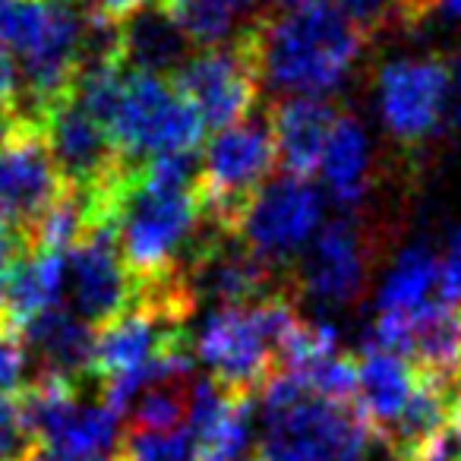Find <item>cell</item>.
<instances>
[{"mask_svg":"<svg viewBox=\"0 0 461 461\" xmlns=\"http://www.w3.org/2000/svg\"><path fill=\"white\" fill-rule=\"evenodd\" d=\"M244 35L257 54L263 83L285 95L326 98L360 60L366 32L335 4H313L247 23Z\"/></svg>","mask_w":461,"mask_h":461,"instance_id":"6da1fadb","label":"cell"},{"mask_svg":"<svg viewBox=\"0 0 461 461\" xmlns=\"http://www.w3.org/2000/svg\"><path fill=\"white\" fill-rule=\"evenodd\" d=\"M263 461H366L376 429L357 402L313 392L294 373H276L259 404Z\"/></svg>","mask_w":461,"mask_h":461,"instance_id":"7a4b0ae2","label":"cell"},{"mask_svg":"<svg viewBox=\"0 0 461 461\" xmlns=\"http://www.w3.org/2000/svg\"><path fill=\"white\" fill-rule=\"evenodd\" d=\"M294 288L253 303H218L199 322L193 351L224 389L257 392L282 366V345L297 326Z\"/></svg>","mask_w":461,"mask_h":461,"instance_id":"3957f363","label":"cell"},{"mask_svg":"<svg viewBox=\"0 0 461 461\" xmlns=\"http://www.w3.org/2000/svg\"><path fill=\"white\" fill-rule=\"evenodd\" d=\"M108 133L127 165H142L161 155L196 152L205 123L171 77L127 67Z\"/></svg>","mask_w":461,"mask_h":461,"instance_id":"277c9868","label":"cell"},{"mask_svg":"<svg viewBox=\"0 0 461 461\" xmlns=\"http://www.w3.org/2000/svg\"><path fill=\"white\" fill-rule=\"evenodd\" d=\"M278 161L276 136L269 121L247 117V121L224 127L205 146L203 165L196 174L199 203L205 221L238 234L250 199L269 184V174Z\"/></svg>","mask_w":461,"mask_h":461,"instance_id":"5b68a950","label":"cell"},{"mask_svg":"<svg viewBox=\"0 0 461 461\" xmlns=\"http://www.w3.org/2000/svg\"><path fill=\"white\" fill-rule=\"evenodd\" d=\"M322 209V193L310 184V177H272L247 205L238 238L253 257L282 272L288 263L301 259L310 240L320 234Z\"/></svg>","mask_w":461,"mask_h":461,"instance_id":"8992f818","label":"cell"},{"mask_svg":"<svg viewBox=\"0 0 461 461\" xmlns=\"http://www.w3.org/2000/svg\"><path fill=\"white\" fill-rule=\"evenodd\" d=\"M171 79L190 98V104L199 111L209 130L234 127V123L253 117L259 86H263L257 54H253L244 29L228 45L190 54Z\"/></svg>","mask_w":461,"mask_h":461,"instance_id":"52a82bcc","label":"cell"},{"mask_svg":"<svg viewBox=\"0 0 461 461\" xmlns=\"http://www.w3.org/2000/svg\"><path fill=\"white\" fill-rule=\"evenodd\" d=\"M64 190L67 180L54 161L45 130L23 111L7 140L0 142V209L20 230L23 247L29 230L64 196Z\"/></svg>","mask_w":461,"mask_h":461,"instance_id":"ba28073f","label":"cell"},{"mask_svg":"<svg viewBox=\"0 0 461 461\" xmlns=\"http://www.w3.org/2000/svg\"><path fill=\"white\" fill-rule=\"evenodd\" d=\"M452 111V70L436 58H402L379 73V114L395 140L423 142Z\"/></svg>","mask_w":461,"mask_h":461,"instance_id":"9c48e42d","label":"cell"},{"mask_svg":"<svg viewBox=\"0 0 461 461\" xmlns=\"http://www.w3.org/2000/svg\"><path fill=\"white\" fill-rule=\"evenodd\" d=\"M136 294V278L127 269L117 247L114 228L98 224L89 228L83 238L77 240L70 253H67V297H70V310H77L86 322L95 329L108 326L111 320L133 307Z\"/></svg>","mask_w":461,"mask_h":461,"instance_id":"30bf717a","label":"cell"},{"mask_svg":"<svg viewBox=\"0 0 461 461\" xmlns=\"http://www.w3.org/2000/svg\"><path fill=\"white\" fill-rule=\"evenodd\" d=\"M370 238L351 218L322 224L320 234L297 259L294 288L322 307H348L366 288L370 278Z\"/></svg>","mask_w":461,"mask_h":461,"instance_id":"8fae6325","label":"cell"},{"mask_svg":"<svg viewBox=\"0 0 461 461\" xmlns=\"http://www.w3.org/2000/svg\"><path fill=\"white\" fill-rule=\"evenodd\" d=\"M35 121L45 130L48 146H51L67 186L92 190L127 167L111 133L73 98V92L39 111Z\"/></svg>","mask_w":461,"mask_h":461,"instance_id":"7c38bea8","label":"cell"},{"mask_svg":"<svg viewBox=\"0 0 461 461\" xmlns=\"http://www.w3.org/2000/svg\"><path fill=\"white\" fill-rule=\"evenodd\" d=\"M420 379L423 370L411 364L404 354L364 341L357 357V395H354V402H357L360 414L370 420V427L376 429L379 439L404 414Z\"/></svg>","mask_w":461,"mask_h":461,"instance_id":"4fadbf2b","label":"cell"},{"mask_svg":"<svg viewBox=\"0 0 461 461\" xmlns=\"http://www.w3.org/2000/svg\"><path fill=\"white\" fill-rule=\"evenodd\" d=\"M95 332L77 310L51 307L35 316L20 332L26 354L35 360V373H60L77 383L92 379V357H95Z\"/></svg>","mask_w":461,"mask_h":461,"instance_id":"5bb4252c","label":"cell"},{"mask_svg":"<svg viewBox=\"0 0 461 461\" xmlns=\"http://www.w3.org/2000/svg\"><path fill=\"white\" fill-rule=\"evenodd\" d=\"M341 111L316 95H288L269 114V127L276 136V152L285 174L313 177L320 171L329 133Z\"/></svg>","mask_w":461,"mask_h":461,"instance_id":"9a60e30c","label":"cell"},{"mask_svg":"<svg viewBox=\"0 0 461 461\" xmlns=\"http://www.w3.org/2000/svg\"><path fill=\"white\" fill-rule=\"evenodd\" d=\"M67 294V253L23 247L10 266L7 329L20 335L35 316L60 307Z\"/></svg>","mask_w":461,"mask_h":461,"instance_id":"2e32d148","label":"cell"},{"mask_svg":"<svg viewBox=\"0 0 461 461\" xmlns=\"http://www.w3.org/2000/svg\"><path fill=\"white\" fill-rule=\"evenodd\" d=\"M121 54L133 70L174 77L190 58V39L165 7H146L121 26Z\"/></svg>","mask_w":461,"mask_h":461,"instance_id":"e0dca14e","label":"cell"},{"mask_svg":"<svg viewBox=\"0 0 461 461\" xmlns=\"http://www.w3.org/2000/svg\"><path fill=\"white\" fill-rule=\"evenodd\" d=\"M322 184L339 205H357L373 180V142L364 123L351 114H339L320 161Z\"/></svg>","mask_w":461,"mask_h":461,"instance_id":"ac0fdd59","label":"cell"},{"mask_svg":"<svg viewBox=\"0 0 461 461\" xmlns=\"http://www.w3.org/2000/svg\"><path fill=\"white\" fill-rule=\"evenodd\" d=\"M442 297V257L429 244H411L389 266L376 294V316H408Z\"/></svg>","mask_w":461,"mask_h":461,"instance_id":"d6986e66","label":"cell"},{"mask_svg":"<svg viewBox=\"0 0 461 461\" xmlns=\"http://www.w3.org/2000/svg\"><path fill=\"white\" fill-rule=\"evenodd\" d=\"M117 429H121V411L108 402H83L77 398L70 411L58 420V427L48 433L45 446L67 455H98L111 458L117 452Z\"/></svg>","mask_w":461,"mask_h":461,"instance_id":"ffe728a7","label":"cell"},{"mask_svg":"<svg viewBox=\"0 0 461 461\" xmlns=\"http://www.w3.org/2000/svg\"><path fill=\"white\" fill-rule=\"evenodd\" d=\"M158 7H165L190 45L199 48H218L238 39V20L244 14L238 0H161Z\"/></svg>","mask_w":461,"mask_h":461,"instance_id":"44dd1931","label":"cell"},{"mask_svg":"<svg viewBox=\"0 0 461 461\" xmlns=\"http://www.w3.org/2000/svg\"><path fill=\"white\" fill-rule=\"evenodd\" d=\"M58 0H0V45L14 58H29L45 41Z\"/></svg>","mask_w":461,"mask_h":461,"instance_id":"7402d4cb","label":"cell"},{"mask_svg":"<svg viewBox=\"0 0 461 461\" xmlns=\"http://www.w3.org/2000/svg\"><path fill=\"white\" fill-rule=\"evenodd\" d=\"M196 448L190 423L174 429H127L114 461H196Z\"/></svg>","mask_w":461,"mask_h":461,"instance_id":"603a6c76","label":"cell"},{"mask_svg":"<svg viewBox=\"0 0 461 461\" xmlns=\"http://www.w3.org/2000/svg\"><path fill=\"white\" fill-rule=\"evenodd\" d=\"M345 16H351L366 35L395 26H414L433 14V0H332Z\"/></svg>","mask_w":461,"mask_h":461,"instance_id":"cb8c5ba5","label":"cell"},{"mask_svg":"<svg viewBox=\"0 0 461 461\" xmlns=\"http://www.w3.org/2000/svg\"><path fill=\"white\" fill-rule=\"evenodd\" d=\"M41 442L23 408L20 392H0V461H32Z\"/></svg>","mask_w":461,"mask_h":461,"instance_id":"d4e9b609","label":"cell"},{"mask_svg":"<svg viewBox=\"0 0 461 461\" xmlns=\"http://www.w3.org/2000/svg\"><path fill=\"white\" fill-rule=\"evenodd\" d=\"M29 354L16 332L0 326V392H14L26 376Z\"/></svg>","mask_w":461,"mask_h":461,"instance_id":"484cf974","label":"cell"},{"mask_svg":"<svg viewBox=\"0 0 461 461\" xmlns=\"http://www.w3.org/2000/svg\"><path fill=\"white\" fill-rule=\"evenodd\" d=\"M20 111H23L20 67L14 64V54L0 45V117L20 114Z\"/></svg>","mask_w":461,"mask_h":461,"instance_id":"4316f807","label":"cell"},{"mask_svg":"<svg viewBox=\"0 0 461 461\" xmlns=\"http://www.w3.org/2000/svg\"><path fill=\"white\" fill-rule=\"evenodd\" d=\"M442 297L461 303V224L452 230L446 253H442Z\"/></svg>","mask_w":461,"mask_h":461,"instance_id":"83f0119b","label":"cell"},{"mask_svg":"<svg viewBox=\"0 0 461 461\" xmlns=\"http://www.w3.org/2000/svg\"><path fill=\"white\" fill-rule=\"evenodd\" d=\"M20 250H23L20 230L14 228V221L4 215V209H0V269L14 266V259H16V253H20Z\"/></svg>","mask_w":461,"mask_h":461,"instance_id":"f1b7e54d","label":"cell"},{"mask_svg":"<svg viewBox=\"0 0 461 461\" xmlns=\"http://www.w3.org/2000/svg\"><path fill=\"white\" fill-rule=\"evenodd\" d=\"M452 111H448V117H452V123L461 130V51L455 54V70H452Z\"/></svg>","mask_w":461,"mask_h":461,"instance_id":"f546056e","label":"cell"},{"mask_svg":"<svg viewBox=\"0 0 461 461\" xmlns=\"http://www.w3.org/2000/svg\"><path fill=\"white\" fill-rule=\"evenodd\" d=\"M32 461H114V455L111 458H98V455H67V452H54V448H39V455H35Z\"/></svg>","mask_w":461,"mask_h":461,"instance_id":"4dcf8cb0","label":"cell"},{"mask_svg":"<svg viewBox=\"0 0 461 461\" xmlns=\"http://www.w3.org/2000/svg\"><path fill=\"white\" fill-rule=\"evenodd\" d=\"M433 10H439L448 20H461V0H433Z\"/></svg>","mask_w":461,"mask_h":461,"instance_id":"1f68e13d","label":"cell"},{"mask_svg":"<svg viewBox=\"0 0 461 461\" xmlns=\"http://www.w3.org/2000/svg\"><path fill=\"white\" fill-rule=\"evenodd\" d=\"M282 14H288V10H303V7H313V4H320V0H272Z\"/></svg>","mask_w":461,"mask_h":461,"instance_id":"d6a6232c","label":"cell"},{"mask_svg":"<svg viewBox=\"0 0 461 461\" xmlns=\"http://www.w3.org/2000/svg\"><path fill=\"white\" fill-rule=\"evenodd\" d=\"M238 461H263V455H247V458H238Z\"/></svg>","mask_w":461,"mask_h":461,"instance_id":"836d02e7","label":"cell"}]
</instances>
